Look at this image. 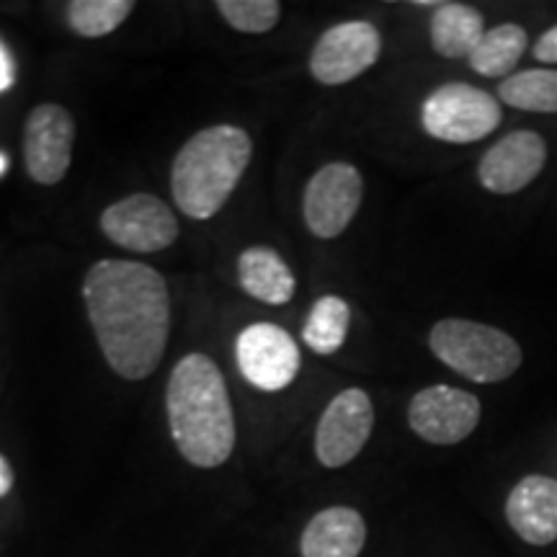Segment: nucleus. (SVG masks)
Returning a JSON list of instances; mask_svg holds the SVG:
<instances>
[{
    "instance_id": "f257e3e1",
    "label": "nucleus",
    "mask_w": 557,
    "mask_h": 557,
    "mask_svg": "<svg viewBox=\"0 0 557 557\" xmlns=\"http://www.w3.org/2000/svg\"><path fill=\"white\" fill-rule=\"evenodd\" d=\"M83 302L103 359L124 380L160 367L171 336V292L148 263L103 259L83 278Z\"/></svg>"
},
{
    "instance_id": "f03ea898",
    "label": "nucleus",
    "mask_w": 557,
    "mask_h": 557,
    "mask_svg": "<svg viewBox=\"0 0 557 557\" xmlns=\"http://www.w3.org/2000/svg\"><path fill=\"white\" fill-rule=\"evenodd\" d=\"M165 413L178 455L194 468L225 465L235 449V413L220 367L207 354H186L165 387Z\"/></svg>"
},
{
    "instance_id": "7ed1b4c3",
    "label": "nucleus",
    "mask_w": 557,
    "mask_h": 557,
    "mask_svg": "<svg viewBox=\"0 0 557 557\" xmlns=\"http://www.w3.org/2000/svg\"><path fill=\"white\" fill-rule=\"evenodd\" d=\"M250 158L253 143L246 129L214 124L197 132L173 158V201L186 218L212 220L238 189Z\"/></svg>"
},
{
    "instance_id": "20e7f679",
    "label": "nucleus",
    "mask_w": 557,
    "mask_h": 557,
    "mask_svg": "<svg viewBox=\"0 0 557 557\" xmlns=\"http://www.w3.org/2000/svg\"><path fill=\"white\" fill-rule=\"evenodd\" d=\"M429 346L434 357L459 377L493 385L519 372L524 354L508 333L465 318H444L431 329Z\"/></svg>"
},
{
    "instance_id": "39448f33",
    "label": "nucleus",
    "mask_w": 557,
    "mask_h": 557,
    "mask_svg": "<svg viewBox=\"0 0 557 557\" xmlns=\"http://www.w3.org/2000/svg\"><path fill=\"white\" fill-rule=\"evenodd\" d=\"M504 111L493 94L468 83H447L431 90L421 107L426 135L442 143L470 145L498 129Z\"/></svg>"
},
{
    "instance_id": "423d86ee",
    "label": "nucleus",
    "mask_w": 557,
    "mask_h": 557,
    "mask_svg": "<svg viewBox=\"0 0 557 557\" xmlns=\"http://www.w3.org/2000/svg\"><path fill=\"white\" fill-rule=\"evenodd\" d=\"M364 199V178L359 169L344 160H333L315 171L302 197L305 225L315 238H338L357 218Z\"/></svg>"
},
{
    "instance_id": "0eeeda50",
    "label": "nucleus",
    "mask_w": 557,
    "mask_h": 557,
    "mask_svg": "<svg viewBox=\"0 0 557 557\" xmlns=\"http://www.w3.org/2000/svg\"><path fill=\"white\" fill-rule=\"evenodd\" d=\"M101 233L132 253H158L178 238V220L163 199L152 194H129L101 212Z\"/></svg>"
},
{
    "instance_id": "6e6552de",
    "label": "nucleus",
    "mask_w": 557,
    "mask_h": 557,
    "mask_svg": "<svg viewBox=\"0 0 557 557\" xmlns=\"http://www.w3.org/2000/svg\"><path fill=\"white\" fill-rule=\"evenodd\" d=\"M235 359L243 377L263 393L287 389L302 367L297 341L274 323H253L243 329L235 341Z\"/></svg>"
},
{
    "instance_id": "1a4fd4ad",
    "label": "nucleus",
    "mask_w": 557,
    "mask_h": 557,
    "mask_svg": "<svg viewBox=\"0 0 557 557\" xmlns=\"http://www.w3.org/2000/svg\"><path fill=\"white\" fill-rule=\"evenodd\" d=\"M382 52V34L369 21H344L320 34L310 54L312 78L323 86H344L367 73Z\"/></svg>"
},
{
    "instance_id": "9d476101",
    "label": "nucleus",
    "mask_w": 557,
    "mask_h": 557,
    "mask_svg": "<svg viewBox=\"0 0 557 557\" xmlns=\"http://www.w3.org/2000/svg\"><path fill=\"white\" fill-rule=\"evenodd\" d=\"M374 429L372 398L348 387L329 403L315 429V457L323 468L338 470L359 457Z\"/></svg>"
},
{
    "instance_id": "9b49d317",
    "label": "nucleus",
    "mask_w": 557,
    "mask_h": 557,
    "mask_svg": "<svg viewBox=\"0 0 557 557\" xmlns=\"http://www.w3.org/2000/svg\"><path fill=\"white\" fill-rule=\"evenodd\" d=\"M480 400L468 389L451 385H431L413 395L408 406V426L423 442L436 447H451L465 442L478 429Z\"/></svg>"
},
{
    "instance_id": "f8f14e48",
    "label": "nucleus",
    "mask_w": 557,
    "mask_h": 557,
    "mask_svg": "<svg viewBox=\"0 0 557 557\" xmlns=\"http://www.w3.org/2000/svg\"><path fill=\"white\" fill-rule=\"evenodd\" d=\"M75 120L60 103H39L24 124V165L32 181L54 186L73 163Z\"/></svg>"
},
{
    "instance_id": "ddd939ff",
    "label": "nucleus",
    "mask_w": 557,
    "mask_h": 557,
    "mask_svg": "<svg viewBox=\"0 0 557 557\" xmlns=\"http://www.w3.org/2000/svg\"><path fill=\"white\" fill-rule=\"evenodd\" d=\"M547 165V143L537 132L519 129L500 137L480 158L478 178L483 189L498 197L524 191Z\"/></svg>"
},
{
    "instance_id": "4468645a",
    "label": "nucleus",
    "mask_w": 557,
    "mask_h": 557,
    "mask_svg": "<svg viewBox=\"0 0 557 557\" xmlns=\"http://www.w3.org/2000/svg\"><path fill=\"white\" fill-rule=\"evenodd\" d=\"M506 521L527 545L547 547L557 542V480L527 475L506 498Z\"/></svg>"
},
{
    "instance_id": "2eb2a0df",
    "label": "nucleus",
    "mask_w": 557,
    "mask_h": 557,
    "mask_svg": "<svg viewBox=\"0 0 557 557\" xmlns=\"http://www.w3.org/2000/svg\"><path fill=\"white\" fill-rule=\"evenodd\" d=\"M367 545V524L357 508L331 506L315 513L299 540L302 557H359Z\"/></svg>"
},
{
    "instance_id": "dca6fc26",
    "label": "nucleus",
    "mask_w": 557,
    "mask_h": 557,
    "mask_svg": "<svg viewBox=\"0 0 557 557\" xmlns=\"http://www.w3.org/2000/svg\"><path fill=\"white\" fill-rule=\"evenodd\" d=\"M240 289L263 305H287L295 297L297 278L287 261L269 246H250L238 256Z\"/></svg>"
},
{
    "instance_id": "f3484780",
    "label": "nucleus",
    "mask_w": 557,
    "mask_h": 557,
    "mask_svg": "<svg viewBox=\"0 0 557 557\" xmlns=\"http://www.w3.org/2000/svg\"><path fill=\"white\" fill-rule=\"evenodd\" d=\"M485 32L483 13L465 3H438L431 16V47L447 60L470 58Z\"/></svg>"
},
{
    "instance_id": "a211bd4d",
    "label": "nucleus",
    "mask_w": 557,
    "mask_h": 557,
    "mask_svg": "<svg viewBox=\"0 0 557 557\" xmlns=\"http://www.w3.org/2000/svg\"><path fill=\"white\" fill-rule=\"evenodd\" d=\"M529 37L519 24H500L496 29H487L470 54V67L485 78H500V75H513V67L527 52Z\"/></svg>"
},
{
    "instance_id": "6ab92c4d",
    "label": "nucleus",
    "mask_w": 557,
    "mask_h": 557,
    "mask_svg": "<svg viewBox=\"0 0 557 557\" xmlns=\"http://www.w3.org/2000/svg\"><path fill=\"white\" fill-rule=\"evenodd\" d=\"M348 325H351V310H348L346 299L336 295L320 297L312 305L308 320H305L302 341L310 351L320 357H331L336 354L348 336Z\"/></svg>"
},
{
    "instance_id": "aec40b11",
    "label": "nucleus",
    "mask_w": 557,
    "mask_h": 557,
    "mask_svg": "<svg viewBox=\"0 0 557 557\" xmlns=\"http://www.w3.org/2000/svg\"><path fill=\"white\" fill-rule=\"evenodd\" d=\"M498 99L519 111L557 114V70H521L498 86Z\"/></svg>"
},
{
    "instance_id": "412c9836",
    "label": "nucleus",
    "mask_w": 557,
    "mask_h": 557,
    "mask_svg": "<svg viewBox=\"0 0 557 557\" xmlns=\"http://www.w3.org/2000/svg\"><path fill=\"white\" fill-rule=\"evenodd\" d=\"M132 11H135L132 0H75L67 3L65 16L67 26L78 37L101 39L120 29Z\"/></svg>"
},
{
    "instance_id": "4be33fe9",
    "label": "nucleus",
    "mask_w": 557,
    "mask_h": 557,
    "mask_svg": "<svg viewBox=\"0 0 557 557\" xmlns=\"http://www.w3.org/2000/svg\"><path fill=\"white\" fill-rule=\"evenodd\" d=\"M220 16L243 34H267L282 18V3L276 0H220Z\"/></svg>"
},
{
    "instance_id": "5701e85b",
    "label": "nucleus",
    "mask_w": 557,
    "mask_h": 557,
    "mask_svg": "<svg viewBox=\"0 0 557 557\" xmlns=\"http://www.w3.org/2000/svg\"><path fill=\"white\" fill-rule=\"evenodd\" d=\"M534 60L545 62V65H557V24L537 39V45H534Z\"/></svg>"
},
{
    "instance_id": "b1692460",
    "label": "nucleus",
    "mask_w": 557,
    "mask_h": 557,
    "mask_svg": "<svg viewBox=\"0 0 557 557\" xmlns=\"http://www.w3.org/2000/svg\"><path fill=\"white\" fill-rule=\"evenodd\" d=\"M13 83H16V62H13V54L5 47V41L0 39V94L13 88Z\"/></svg>"
},
{
    "instance_id": "393cba45",
    "label": "nucleus",
    "mask_w": 557,
    "mask_h": 557,
    "mask_svg": "<svg viewBox=\"0 0 557 557\" xmlns=\"http://www.w3.org/2000/svg\"><path fill=\"white\" fill-rule=\"evenodd\" d=\"M13 480H16V475H13L11 462L3 455H0V498L9 496L11 487H13Z\"/></svg>"
},
{
    "instance_id": "a878e982",
    "label": "nucleus",
    "mask_w": 557,
    "mask_h": 557,
    "mask_svg": "<svg viewBox=\"0 0 557 557\" xmlns=\"http://www.w3.org/2000/svg\"><path fill=\"white\" fill-rule=\"evenodd\" d=\"M5 171H9V156H5V152H0V178L5 176Z\"/></svg>"
}]
</instances>
